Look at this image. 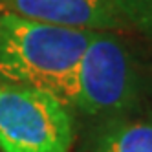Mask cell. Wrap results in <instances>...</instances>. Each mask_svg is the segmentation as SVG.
I'll return each mask as SVG.
<instances>
[{"instance_id": "1", "label": "cell", "mask_w": 152, "mask_h": 152, "mask_svg": "<svg viewBox=\"0 0 152 152\" xmlns=\"http://www.w3.org/2000/svg\"><path fill=\"white\" fill-rule=\"evenodd\" d=\"M94 35L0 13V83L22 84L53 95L64 106L75 103L77 68Z\"/></svg>"}, {"instance_id": "6", "label": "cell", "mask_w": 152, "mask_h": 152, "mask_svg": "<svg viewBox=\"0 0 152 152\" xmlns=\"http://www.w3.org/2000/svg\"><path fill=\"white\" fill-rule=\"evenodd\" d=\"M137 2H143V4H147V2H150V0H137Z\"/></svg>"}, {"instance_id": "2", "label": "cell", "mask_w": 152, "mask_h": 152, "mask_svg": "<svg viewBox=\"0 0 152 152\" xmlns=\"http://www.w3.org/2000/svg\"><path fill=\"white\" fill-rule=\"evenodd\" d=\"M72 143L68 106L31 86L0 83L2 152H68Z\"/></svg>"}, {"instance_id": "4", "label": "cell", "mask_w": 152, "mask_h": 152, "mask_svg": "<svg viewBox=\"0 0 152 152\" xmlns=\"http://www.w3.org/2000/svg\"><path fill=\"white\" fill-rule=\"evenodd\" d=\"M9 7L22 18L73 29L99 31L115 24L108 0H9Z\"/></svg>"}, {"instance_id": "3", "label": "cell", "mask_w": 152, "mask_h": 152, "mask_svg": "<svg viewBox=\"0 0 152 152\" xmlns=\"http://www.w3.org/2000/svg\"><path fill=\"white\" fill-rule=\"evenodd\" d=\"M134 94L132 64L123 44L104 31H94L79 61L73 104L88 114H112L126 108Z\"/></svg>"}, {"instance_id": "5", "label": "cell", "mask_w": 152, "mask_h": 152, "mask_svg": "<svg viewBox=\"0 0 152 152\" xmlns=\"http://www.w3.org/2000/svg\"><path fill=\"white\" fill-rule=\"evenodd\" d=\"M92 152H152V123L139 121L110 128Z\"/></svg>"}]
</instances>
